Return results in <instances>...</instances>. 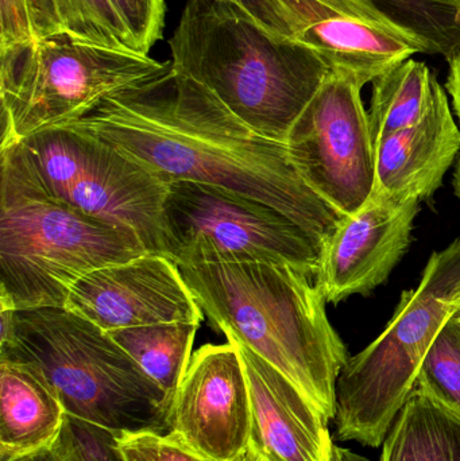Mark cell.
<instances>
[{
	"mask_svg": "<svg viewBox=\"0 0 460 461\" xmlns=\"http://www.w3.org/2000/svg\"><path fill=\"white\" fill-rule=\"evenodd\" d=\"M8 461H84L81 455L78 454L77 447L73 441L72 433H70L69 424L65 422L64 429L61 435L49 446L42 447L37 451L30 454L22 455V456L14 457Z\"/></svg>",
	"mask_w": 460,
	"mask_h": 461,
	"instance_id": "484cf974",
	"label": "cell"
},
{
	"mask_svg": "<svg viewBox=\"0 0 460 461\" xmlns=\"http://www.w3.org/2000/svg\"><path fill=\"white\" fill-rule=\"evenodd\" d=\"M27 5L35 40L67 34L80 42L134 51L108 0H27Z\"/></svg>",
	"mask_w": 460,
	"mask_h": 461,
	"instance_id": "ffe728a7",
	"label": "cell"
},
{
	"mask_svg": "<svg viewBox=\"0 0 460 461\" xmlns=\"http://www.w3.org/2000/svg\"><path fill=\"white\" fill-rule=\"evenodd\" d=\"M381 461H460V419L416 384L389 430Z\"/></svg>",
	"mask_w": 460,
	"mask_h": 461,
	"instance_id": "e0dca14e",
	"label": "cell"
},
{
	"mask_svg": "<svg viewBox=\"0 0 460 461\" xmlns=\"http://www.w3.org/2000/svg\"><path fill=\"white\" fill-rule=\"evenodd\" d=\"M121 19L132 50L148 56L161 40L165 23V0H108Z\"/></svg>",
	"mask_w": 460,
	"mask_h": 461,
	"instance_id": "7402d4cb",
	"label": "cell"
},
{
	"mask_svg": "<svg viewBox=\"0 0 460 461\" xmlns=\"http://www.w3.org/2000/svg\"><path fill=\"white\" fill-rule=\"evenodd\" d=\"M454 191H455L456 197L460 200V154L458 165H456L455 176H454Z\"/></svg>",
	"mask_w": 460,
	"mask_h": 461,
	"instance_id": "f546056e",
	"label": "cell"
},
{
	"mask_svg": "<svg viewBox=\"0 0 460 461\" xmlns=\"http://www.w3.org/2000/svg\"><path fill=\"white\" fill-rule=\"evenodd\" d=\"M2 167L56 202L135 236L169 258V184L100 138L57 127L0 148ZM170 259V258H169Z\"/></svg>",
	"mask_w": 460,
	"mask_h": 461,
	"instance_id": "52a82bcc",
	"label": "cell"
},
{
	"mask_svg": "<svg viewBox=\"0 0 460 461\" xmlns=\"http://www.w3.org/2000/svg\"><path fill=\"white\" fill-rule=\"evenodd\" d=\"M180 268L216 330L266 360L335 419L338 378L348 354L315 279L265 263Z\"/></svg>",
	"mask_w": 460,
	"mask_h": 461,
	"instance_id": "7a4b0ae2",
	"label": "cell"
},
{
	"mask_svg": "<svg viewBox=\"0 0 460 461\" xmlns=\"http://www.w3.org/2000/svg\"><path fill=\"white\" fill-rule=\"evenodd\" d=\"M459 306L460 238L431 255L420 284L402 293L383 332L340 371L334 420L342 440L383 446L427 352Z\"/></svg>",
	"mask_w": 460,
	"mask_h": 461,
	"instance_id": "8992f818",
	"label": "cell"
},
{
	"mask_svg": "<svg viewBox=\"0 0 460 461\" xmlns=\"http://www.w3.org/2000/svg\"><path fill=\"white\" fill-rule=\"evenodd\" d=\"M61 127L100 138L165 183L207 184L265 203L320 249L345 219L302 180L285 143L257 134L172 64Z\"/></svg>",
	"mask_w": 460,
	"mask_h": 461,
	"instance_id": "6da1fadb",
	"label": "cell"
},
{
	"mask_svg": "<svg viewBox=\"0 0 460 461\" xmlns=\"http://www.w3.org/2000/svg\"><path fill=\"white\" fill-rule=\"evenodd\" d=\"M65 308L105 332L204 320L181 268L153 252L86 274L70 287Z\"/></svg>",
	"mask_w": 460,
	"mask_h": 461,
	"instance_id": "7c38bea8",
	"label": "cell"
},
{
	"mask_svg": "<svg viewBox=\"0 0 460 461\" xmlns=\"http://www.w3.org/2000/svg\"><path fill=\"white\" fill-rule=\"evenodd\" d=\"M454 317H456V319L460 320V306L458 308V311L455 312V314H454Z\"/></svg>",
	"mask_w": 460,
	"mask_h": 461,
	"instance_id": "1f68e13d",
	"label": "cell"
},
{
	"mask_svg": "<svg viewBox=\"0 0 460 461\" xmlns=\"http://www.w3.org/2000/svg\"><path fill=\"white\" fill-rule=\"evenodd\" d=\"M285 145L302 180L343 216L374 194L375 148L356 81L329 72Z\"/></svg>",
	"mask_w": 460,
	"mask_h": 461,
	"instance_id": "30bf717a",
	"label": "cell"
},
{
	"mask_svg": "<svg viewBox=\"0 0 460 461\" xmlns=\"http://www.w3.org/2000/svg\"><path fill=\"white\" fill-rule=\"evenodd\" d=\"M2 146L72 123L115 92L169 69L134 51L80 42L67 34L0 50Z\"/></svg>",
	"mask_w": 460,
	"mask_h": 461,
	"instance_id": "ba28073f",
	"label": "cell"
},
{
	"mask_svg": "<svg viewBox=\"0 0 460 461\" xmlns=\"http://www.w3.org/2000/svg\"><path fill=\"white\" fill-rule=\"evenodd\" d=\"M169 258L178 267L291 266L315 279L320 246L270 205L221 186L169 184L164 207Z\"/></svg>",
	"mask_w": 460,
	"mask_h": 461,
	"instance_id": "9c48e42d",
	"label": "cell"
},
{
	"mask_svg": "<svg viewBox=\"0 0 460 461\" xmlns=\"http://www.w3.org/2000/svg\"><path fill=\"white\" fill-rule=\"evenodd\" d=\"M199 328L200 322H165L108 333L173 402L191 363Z\"/></svg>",
	"mask_w": 460,
	"mask_h": 461,
	"instance_id": "d6986e66",
	"label": "cell"
},
{
	"mask_svg": "<svg viewBox=\"0 0 460 461\" xmlns=\"http://www.w3.org/2000/svg\"><path fill=\"white\" fill-rule=\"evenodd\" d=\"M169 45L173 67L277 142L329 75L312 49L273 34L230 0H188Z\"/></svg>",
	"mask_w": 460,
	"mask_h": 461,
	"instance_id": "3957f363",
	"label": "cell"
},
{
	"mask_svg": "<svg viewBox=\"0 0 460 461\" xmlns=\"http://www.w3.org/2000/svg\"><path fill=\"white\" fill-rule=\"evenodd\" d=\"M32 40L27 0H0V50Z\"/></svg>",
	"mask_w": 460,
	"mask_h": 461,
	"instance_id": "d4e9b609",
	"label": "cell"
},
{
	"mask_svg": "<svg viewBox=\"0 0 460 461\" xmlns=\"http://www.w3.org/2000/svg\"><path fill=\"white\" fill-rule=\"evenodd\" d=\"M331 461H369L366 457L361 456V455L354 454L350 449L340 448V447L335 446L334 454H332Z\"/></svg>",
	"mask_w": 460,
	"mask_h": 461,
	"instance_id": "83f0119b",
	"label": "cell"
},
{
	"mask_svg": "<svg viewBox=\"0 0 460 461\" xmlns=\"http://www.w3.org/2000/svg\"><path fill=\"white\" fill-rule=\"evenodd\" d=\"M420 203H397L373 194L321 247L316 286L327 303L367 295L383 285L410 246Z\"/></svg>",
	"mask_w": 460,
	"mask_h": 461,
	"instance_id": "4fadbf2b",
	"label": "cell"
},
{
	"mask_svg": "<svg viewBox=\"0 0 460 461\" xmlns=\"http://www.w3.org/2000/svg\"><path fill=\"white\" fill-rule=\"evenodd\" d=\"M238 461H265L262 459L259 455H257L256 452L253 451V449L248 448V452H246L245 455H243L242 457H240Z\"/></svg>",
	"mask_w": 460,
	"mask_h": 461,
	"instance_id": "4dcf8cb0",
	"label": "cell"
},
{
	"mask_svg": "<svg viewBox=\"0 0 460 461\" xmlns=\"http://www.w3.org/2000/svg\"><path fill=\"white\" fill-rule=\"evenodd\" d=\"M115 440L124 461H212L172 435L119 433Z\"/></svg>",
	"mask_w": 460,
	"mask_h": 461,
	"instance_id": "603a6c76",
	"label": "cell"
},
{
	"mask_svg": "<svg viewBox=\"0 0 460 461\" xmlns=\"http://www.w3.org/2000/svg\"><path fill=\"white\" fill-rule=\"evenodd\" d=\"M0 359L23 363L53 389L67 416L119 433L169 435L172 401L103 330L65 308L15 311Z\"/></svg>",
	"mask_w": 460,
	"mask_h": 461,
	"instance_id": "277c9868",
	"label": "cell"
},
{
	"mask_svg": "<svg viewBox=\"0 0 460 461\" xmlns=\"http://www.w3.org/2000/svg\"><path fill=\"white\" fill-rule=\"evenodd\" d=\"M251 401L250 446L265 461H331L329 420L266 360L238 341Z\"/></svg>",
	"mask_w": 460,
	"mask_h": 461,
	"instance_id": "5bb4252c",
	"label": "cell"
},
{
	"mask_svg": "<svg viewBox=\"0 0 460 461\" xmlns=\"http://www.w3.org/2000/svg\"><path fill=\"white\" fill-rule=\"evenodd\" d=\"M416 384L460 419V320L456 317H451L437 333Z\"/></svg>",
	"mask_w": 460,
	"mask_h": 461,
	"instance_id": "44dd1931",
	"label": "cell"
},
{
	"mask_svg": "<svg viewBox=\"0 0 460 461\" xmlns=\"http://www.w3.org/2000/svg\"><path fill=\"white\" fill-rule=\"evenodd\" d=\"M73 441L84 461H124L115 435L86 422L68 417Z\"/></svg>",
	"mask_w": 460,
	"mask_h": 461,
	"instance_id": "cb8c5ba5",
	"label": "cell"
},
{
	"mask_svg": "<svg viewBox=\"0 0 460 461\" xmlns=\"http://www.w3.org/2000/svg\"><path fill=\"white\" fill-rule=\"evenodd\" d=\"M460 154V131L437 77L428 110L419 123L375 149L374 194L397 203L424 202L442 186Z\"/></svg>",
	"mask_w": 460,
	"mask_h": 461,
	"instance_id": "9a60e30c",
	"label": "cell"
},
{
	"mask_svg": "<svg viewBox=\"0 0 460 461\" xmlns=\"http://www.w3.org/2000/svg\"><path fill=\"white\" fill-rule=\"evenodd\" d=\"M420 2L434 3V5H443V7L451 8L460 13V0H420Z\"/></svg>",
	"mask_w": 460,
	"mask_h": 461,
	"instance_id": "f1b7e54d",
	"label": "cell"
},
{
	"mask_svg": "<svg viewBox=\"0 0 460 461\" xmlns=\"http://www.w3.org/2000/svg\"><path fill=\"white\" fill-rule=\"evenodd\" d=\"M67 417L56 393L37 371L0 359V461L53 443Z\"/></svg>",
	"mask_w": 460,
	"mask_h": 461,
	"instance_id": "2e32d148",
	"label": "cell"
},
{
	"mask_svg": "<svg viewBox=\"0 0 460 461\" xmlns=\"http://www.w3.org/2000/svg\"><path fill=\"white\" fill-rule=\"evenodd\" d=\"M146 252L135 236L50 199L2 167V305L15 311L64 308L78 279Z\"/></svg>",
	"mask_w": 460,
	"mask_h": 461,
	"instance_id": "5b68a950",
	"label": "cell"
},
{
	"mask_svg": "<svg viewBox=\"0 0 460 461\" xmlns=\"http://www.w3.org/2000/svg\"><path fill=\"white\" fill-rule=\"evenodd\" d=\"M448 64H450V72H448L446 88H447L454 111L460 122V45L455 49L453 56L448 59Z\"/></svg>",
	"mask_w": 460,
	"mask_h": 461,
	"instance_id": "4316f807",
	"label": "cell"
},
{
	"mask_svg": "<svg viewBox=\"0 0 460 461\" xmlns=\"http://www.w3.org/2000/svg\"><path fill=\"white\" fill-rule=\"evenodd\" d=\"M173 438L212 461H238L248 452L251 401L238 347L205 344L192 355L173 398Z\"/></svg>",
	"mask_w": 460,
	"mask_h": 461,
	"instance_id": "8fae6325",
	"label": "cell"
},
{
	"mask_svg": "<svg viewBox=\"0 0 460 461\" xmlns=\"http://www.w3.org/2000/svg\"><path fill=\"white\" fill-rule=\"evenodd\" d=\"M434 77L426 62L408 59L373 81L367 118L375 149L423 119L431 103Z\"/></svg>",
	"mask_w": 460,
	"mask_h": 461,
	"instance_id": "ac0fdd59",
	"label": "cell"
}]
</instances>
